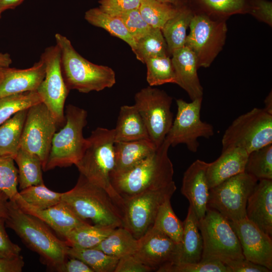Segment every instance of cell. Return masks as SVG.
I'll use <instances>...</instances> for the list:
<instances>
[{"label": "cell", "instance_id": "obj_1", "mask_svg": "<svg viewBox=\"0 0 272 272\" xmlns=\"http://www.w3.org/2000/svg\"><path fill=\"white\" fill-rule=\"evenodd\" d=\"M7 226L12 229L24 243L39 254L47 266L57 271L68 256L69 245L58 238L44 222L23 212L15 201L9 200Z\"/></svg>", "mask_w": 272, "mask_h": 272}, {"label": "cell", "instance_id": "obj_2", "mask_svg": "<svg viewBox=\"0 0 272 272\" xmlns=\"http://www.w3.org/2000/svg\"><path fill=\"white\" fill-rule=\"evenodd\" d=\"M165 139L155 152L129 170L111 173V183L123 199L140 193L164 187L173 181L174 169Z\"/></svg>", "mask_w": 272, "mask_h": 272}, {"label": "cell", "instance_id": "obj_3", "mask_svg": "<svg viewBox=\"0 0 272 272\" xmlns=\"http://www.w3.org/2000/svg\"><path fill=\"white\" fill-rule=\"evenodd\" d=\"M61 201L82 220L113 229L123 227V211L103 188L79 176L75 186L62 193Z\"/></svg>", "mask_w": 272, "mask_h": 272}, {"label": "cell", "instance_id": "obj_4", "mask_svg": "<svg viewBox=\"0 0 272 272\" xmlns=\"http://www.w3.org/2000/svg\"><path fill=\"white\" fill-rule=\"evenodd\" d=\"M87 140L84 152L75 165L90 182L104 189L123 211L124 200L114 190L110 180L115 163L113 128L97 127Z\"/></svg>", "mask_w": 272, "mask_h": 272}, {"label": "cell", "instance_id": "obj_5", "mask_svg": "<svg viewBox=\"0 0 272 272\" xmlns=\"http://www.w3.org/2000/svg\"><path fill=\"white\" fill-rule=\"evenodd\" d=\"M55 39L60 52L62 74L70 90L88 93L114 86L115 73L111 67L96 64L85 59L75 50L66 37L56 33Z\"/></svg>", "mask_w": 272, "mask_h": 272}, {"label": "cell", "instance_id": "obj_6", "mask_svg": "<svg viewBox=\"0 0 272 272\" xmlns=\"http://www.w3.org/2000/svg\"><path fill=\"white\" fill-rule=\"evenodd\" d=\"M87 112L73 105L66 107L65 123L53 137L44 171L76 165L85 150L87 140L83 130L87 123Z\"/></svg>", "mask_w": 272, "mask_h": 272}, {"label": "cell", "instance_id": "obj_7", "mask_svg": "<svg viewBox=\"0 0 272 272\" xmlns=\"http://www.w3.org/2000/svg\"><path fill=\"white\" fill-rule=\"evenodd\" d=\"M198 228L203 241L201 261L218 260L226 264L244 258L229 221L217 211L208 208L198 220Z\"/></svg>", "mask_w": 272, "mask_h": 272}, {"label": "cell", "instance_id": "obj_8", "mask_svg": "<svg viewBox=\"0 0 272 272\" xmlns=\"http://www.w3.org/2000/svg\"><path fill=\"white\" fill-rule=\"evenodd\" d=\"M272 144V115L263 108H254L233 121L222 139V150L233 148L249 154Z\"/></svg>", "mask_w": 272, "mask_h": 272}, {"label": "cell", "instance_id": "obj_9", "mask_svg": "<svg viewBox=\"0 0 272 272\" xmlns=\"http://www.w3.org/2000/svg\"><path fill=\"white\" fill-rule=\"evenodd\" d=\"M226 19L195 13L184 46L194 54L198 67H209L224 46L227 31Z\"/></svg>", "mask_w": 272, "mask_h": 272}, {"label": "cell", "instance_id": "obj_10", "mask_svg": "<svg viewBox=\"0 0 272 272\" xmlns=\"http://www.w3.org/2000/svg\"><path fill=\"white\" fill-rule=\"evenodd\" d=\"M172 98L166 92L150 86L142 89L134 96V105L157 148L163 143L172 125Z\"/></svg>", "mask_w": 272, "mask_h": 272}, {"label": "cell", "instance_id": "obj_11", "mask_svg": "<svg viewBox=\"0 0 272 272\" xmlns=\"http://www.w3.org/2000/svg\"><path fill=\"white\" fill-rule=\"evenodd\" d=\"M176 190L174 181L166 186L123 199V227L139 239L153 226L158 210Z\"/></svg>", "mask_w": 272, "mask_h": 272}, {"label": "cell", "instance_id": "obj_12", "mask_svg": "<svg viewBox=\"0 0 272 272\" xmlns=\"http://www.w3.org/2000/svg\"><path fill=\"white\" fill-rule=\"evenodd\" d=\"M257 181L245 172L226 179L210 189L208 208L229 221L246 218L247 200Z\"/></svg>", "mask_w": 272, "mask_h": 272}, {"label": "cell", "instance_id": "obj_13", "mask_svg": "<svg viewBox=\"0 0 272 272\" xmlns=\"http://www.w3.org/2000/svg\"><path fill=\"white\" fill-rule=\"evenodd\" d=\"M202 100V98L191 102L182 99L176 100V115L165 139L170 146L183 144L190 151L195 153L199 146V138L209 139L214 135L213 126L200 119Z\"/></svg>", "mask_w": 272, "mask_h": 272}, {"label": "cell", "instance_id": "obj_14", "mask_svg": "<svg viewBox=\"0 0 272 272\" xmlns=\"http://www.w3.org/2000/svg\"><path fill=\"white\" fill-rule=\"evenodd\" d=\"M57 125L55 119L43 102L28 108L20 149L37 155L41 161L43 170L47 161Z\"/></svg>", "mask_w": 272, "mask_h": 272}, {"label": "cell", "instance_id": "obj_15", "mask_svg": "<svg viewBox=\"0 0 272 272\" xmlns=\"http://www.w3.org/2000/svg\"><path fill=\"white\" fill-rule=\"evenodd\" d=\"M45 64V77L37 90L58 125L65 121L64 106L69 92L61 69L60 52L56 44L45 49L41 57Z\"/></svg>", "mask_w": 272, "mask_h": 272}, {"label": "cell", "instance_id": "obj_16", "mask_svg": "<svg viewBox=\"0 0 272 272\" xmlns=\"http://www.w3.org/2000/svg\"><path fill=\"white\" fill-rule=\"evenodd\" d=\"M180 244H177L160 230L152 227L138 239L133 255L152 271L176 263Z\"/></svg>", "mask_w": 272, "mask_h": 272}, {"label": "cell", "instance_id": "obj_17", "mask_svg": "<svg viewBox=\"0 0 272 272\" xmlns=\"http://www.w3.org/2000/svg\"><path fill=\"white\" fill-rule=\"evenodd\" d=\"M245 258L272 270V239L246 217L229 221Z\"/></svg>", "mask_w": 272, "mask_h": 272}, {"label": "cell", "instance_id": "obj_18", "mask_svg": "<svg viewBox=\"0 0 272 272\" xmlns=\"http://www.w3.org/2000/svg\"><path fill=\"white\" fill-rule=\"evenodd\" d=\"M14 201L23 212L38 218L64 238L74 228L88 223L62 201L47 209H38L27 203L19 193Z\"/></svg>", "mask_w": 272, "mask_h": 272}, {"label": "cell", "instance_id": "obj_19", "mask_svg": "<svg viewBox=\"0 0 272 272\" xmlns=\"http://www.w3.org/2000/svg\"><path fill=\"white\" fill-rule=\"evenodd\" d=\"M209 163L197 159L183 174L181 193L188 199L198 219L203 218L208 209L210 187L207 170Z\"/></svg>", "mask_w": 272, "mask_h": 272}, {"label": "cell", "instance_id": "obj_20", "mask_svg": "<svg viewBox=\"0 0 272 272\" xmlns=\"http://www.w3.org/2000/svg\"><path fill=\"white\" fill-rule=\"evenodd\" d=\"M45 66L43 59L25 69L10 66L0 69V98L37 91L43 80Z\"/></svg>", "mask_w": 272, "mask_h": 272}, {"label": "cell", "instance_id": "obj_21", "mask_svg": "<svg viewBox=\"0 0 272 272\" xmlns=\"http://www.w3.org/2000/svg\"><path fill=\"white\" fill-rule=\"evenodd\" d=\"M246 218L258 228L272 236V180L257 181L248 197Z\"/></svg>", "mask_w": 272, "mask_h": 272}, {"label": "cell", "instance_id": "obj_22", "mask_svg": "<svg viewBox=\"0 0 272 272\" xmlns=\"http://www.w3.org/2000/svg\"><path fill=\"white\" fill-rule=\"evenodd\" d=\"M171 55L175 84L187 92L191 101L202 98L203 88L198 79V67L193 52L184 46L174 50Z\"/></svg>", "mask_w": 272, "mask_h": 272}, {"label": "cell", "instance_id": "obj_23", "mask_svg": "<svg viewBox=\"0 0 272 272\" xmlns=\"http://www.w3.org/2000/svg\"><path fill=\"white\" fill-rule=\"evenodd\" d=\"M248 153L244 149L233 148L222 151L220 157L209 163L207 176L210 189L226 179L245 172Z\"/></svg>", "mask_w": 272, "mask_h": 272}, {"label": "cell", "instance_id": "obj_24", "mask_svg": "<svg viewBox=\"0 0 272 272\" xmlns=\"http://www.w3.org/2000/svg\"><path fill=\"white\" fill-rule=\"evenodd\" d=\"M157 149L149 139L115 142V163L111 173H122L129 170L154 153Z\"/></svg>", "mask_w": 272, "mask_h": 272}, {"label": "cell", "instance_id": "obj_25", "mask_svg": "<svg viewBox=\"0 0 272 272\" xmlns=\"http://www.w3.org/2000/svg\"><path fill=\"white\" fill-rule=\"evenodd\" d=\"M198 220L192 207L189 206L183 223L182 239L176 263L197 262L201 261L203 241L198 228Z\"/></svg>", "mask_w": 272, "mask_h": 272}, {"label": "cell", "instance_id": "obj_26", "mask_svg": "<svg viewBox=\"0 0 272 272\" xmlns=\"http://www.w3.org/2000/svg\"><path fill=\"white\" fill-rule=\"evenodd\" d=\"M113 129L115 142L150 140L144 121L134 105L120 107Z\"/></svg>", "mask_w": 272, "mask_h": 272}, {"label": "cell", "instance_id": "obj_27", "mask_svg": "<svg viewBox=\"0 0 272 272\" xmlns=\"http://www.w3.org/2000/svg\"><path fill=\"white\" fill-rule=\"evenodd\" d=\"M194 13L193 10L188 5L181 7L162 28L170 56L176 49L184 46L186 30Z\"/></svg>", "mask_w": 272, "mask_h": 272}, {"label": "cell", "instance_id": "obj_28", "mask_svg": "<svg viewBox=\"0 0 272 272\" xmlns=\"http://www.w3.org/2000/svg\"><path fill=\"white\" fill-rule=\"evenodd\" d=\"M28 109L17 112L0 125V156L14 159L17 154Z\"/></svg>", "mask_w": 272, "mask_h": 272}, {"label": "cell", "instance_id": "obj_29", "mask_svg": "<svg viewBox=\"0 0 272 272\" xmlns=\"http://www.w3.org/2000/svg\"><path fill=\"white\" fill-rule=\"evenodd\" d=\"M138 245V239L123 227L114 229L96 247L108 255L120 259L133 255Z\"/></svg>", "mask_w": 272, "mask_h": 272}, {"label": "cell", "instance_id": "obj_30", "mask_svg": "<svg viewBox=\"0 0 272 272\" xmlns=\"http://www.w3.org/2000/svg\"><path fill=\"white\" fill-rule=\"evenodd\" d=\"M85 19L90 24L104 29L111 35L125 42L132 50L134 49L135 42L119 17L106 13L99 8H95L85 13Z\"/></svg>", "mask_w": 272, "mask_h": 272}, {"label": "cell", "instance_id": "obj_31", "mask_svg": "<svg viewBox=\"0 0 272 272\" xmlns=\"http://www.w3.org/2000/svg\"><path fill=\"white\" fill-rule=\"evenodd\" d=\"M14 160L18 167V183L20 190L44 183L42 163L37 155L19 149Z\"/></svg>", "mask_w": 272, "mask_h": 272}, {"label": "cell", "instance_id": "obj_32", "mask_svg": "<svg viewBox=\"0 0 272 272\" xmlns=\"http://www.w3.org/2000/svg\"><path fill=\"white\" fill-rule=\"evenodd\" d=\"M113 228L88 223L73 229L64 238L70 246L82 248L96 247Z\"/></svg>", "mask_w": 272, "mask_h": 272}, {"label": "cell", "instance_id": "obj_33", "mask_svg": "<svg viewBox=\"0 0 272 272\" xmlns=\"http://www.w3.org/2000/svg\"><path fill=\"white\" fill-rule=\"evenodd\" d=\"M132 51L137 58L143 63L151 58L170 56L161 29L154 27L136 41Z\"/></svg>", "mask_w": 272, "mask_h": 272}, {"label": "cell", "instance_id": "obj_34", "mask_svg": "<svg viewBox=\"0 0 272 272\" xmlns=\"http://www.w3.org/2000/svg\"><path fill=\"white\" fill-rule=\"evenodd\" d=\"M67 255L87 264L94 272H114L118 259L96 248H82L69 246Z\"/></svg>", "mask_w": 272, "mask_h": 272}, {"label": "cell", "instance_id": "obj_35", "mask_svg": "<svg viewBox=\"0 0 272 272\" xmlns=\"http://www.w3.org/2000/svg\"><path fill=\"white\" fill-rule=\"evenodd\" d=\"M168 198L158 210L153 227L160 230L175 242L180 244L183 232L182 223L175 214Z\"/></svg>", "mask_w": 272, "mask_h": 272}, {"label": "cell", "instance_id": "obj_36", "mask_svg": "<svg viewBox=\"0 0 272 272\" xmlns=\"http://www.w3.org/2000/svg\"><path fill=\"white\" fill-rule=\"evenodd\" d=\"M41 102L42 99L37 91L0 98V125L17 112Z\"/></svg>", "mask_w": 272, "mask_h": 272}, {"label": "cell", "instance_id": "obj_37", "mask_svg": "<svg viewBox=\"0 0 272 272\" xmlns=\"http://www.w3.org/2000/svg\"><path fill=\"white\" fill-rule=\"evenodd\" d=\"M179 8L157 0H142L139 10L144 20L150 26L162 29Z\"/></svg>", "mask_w": 272, "mask_h": 272}, {"label": "cell", "instance_id": "obj_38", "mask_svg": "<svg viewBox=\"0 0 272 272\" xmlns=\"http://www.w3.org/2000/svg\"><path fill=\"white\" fill-rule=\"evenodd\" d=\"M245 172L258 181L261 179L272 180V144L248 154Z\"/></svg>", "mask_w": 272, "mask_h": 272}, {"label": "cell", "instance_id": "obj_39", "mask_svg": "<svg viewBox=\"0 0 272 272\" xmlns=\"http://www.w3.org/2000/svg\"><path fill=\"white\" fill-rule=\"evenodd\" d=\"M147 81L150 86L167 83L175 84V76L170 56L155 57L145 62Z\"/></svg>", "mask_w": 272, "mask_h": 272}, {"label": "cell", "instance_id": "obj_40", "mask_svg": "<svg viewBox=\"0 0 272 272\" xmlns=\"http://www.w3.org/2000/svg\"><path fill=\"white\" fill-rule=\"evenodd\" d=\"M22 198L31 206L45 209L61 201L62 193L52 191L44 183L32 185L19 192Z\"/></svg>", "mask_w": 272, "mask_h": 272}, {"label": "cell", "instance_id": "obj_41", "mask_svg": "<svg viewBox=\"0 0 272 272\" xmlns=\"http://www.w3.org/2000/svg\"><path fill=\"white\" fill-rule=\"evenodd\" d=\"M203 6V13L225 18L235 14L248 13V0H198Z\"/></svg>", "mask_w": 272, "mask_h": 272}, {"label": "cell", "instance_id": "obj_42", "mask_svg": "<svg viewBox=\"0 0 272 272\" xmlns=\"http://www.w3.org/2000/svg\"><path fill=\"white\" fill-rule=\"evenodd\" d=\"M18 169L13 158L0 156V190L4 192L9 200H14L19 193Z\"/></svg>", "mask_w": 272, "mask_h": 272}, {"label": "cell", "instance_id": "obj_43", "mask_svg": "<svg viewBox=\"0 0 272 272\" xmlns=\"http://www.w3.org/2000/svg\"><path fill=\"white\" fill-rule=\"evenodd\" d=\"M158 272H229L228 267L218 260L200 261L197 262L173 263Z\"/></svg>", "mask_w": 272, "mask_h": 272}, {"label": "cell", "instance_id": "obj_44", "mask_svg": "<svg viewBox=\"0 0 272 272\" xmlns=\"http://www.w3.org/2000/svg\"><path fill=\"white\" fill-rule=\"evenodd\" d=\"M117 17L121 20L135 42L152 27L144 20L139 9L126 12Z\"/></svg>", "mask_w": 272, "mask_h": 272}, {"label": "cell", "instance_id": "obj_45", "mask_svg": "<svg viewBox=\"0 0 272 272\" xmlns=\"http://www.w3.org/2000/svg\"><path fill=\"white\" fill-rule=\"evenodd\" d=\"M142 0H100L99 8L104 12L117 16L139 9Z\"/></svg>", "mask_w": 272, "mask_h": 272}, {"label": "cell", "instance_id": "obj_46", "mask_svg": "<svg viewBox=\"0 0 272 272\" xmlns=\"http://www.w3.org/2000/svg\"><path fill=\"white\" fill-rule=\"evenodd\" d=\"M248 13L270 27L272 26L271 3L265 0L249 1Z\"/></svg>", "mask_w": 272, "mask_h": 272}, {"label": "cell", "instance_id": "obj_47", "mask_svg": "<svg viewBox=\"0 0 272 272\" xmlns=\"http://www.w3.org/2000/svg\"><path fill=\"white\" fill-rule=\"evenodd\" d=\"M5 219L0 217V258H10L20 255L21 248L10 239L5 229Z\"/></svg>", "mask_w": 272, "mask_h": 272}, {"label": "cell", "instance_id": "obj_48", "mask_svg": "<svg viewBox=\"0 0 272 272\" xmlns=\"http://www.w3.org/2000/svg\"><path fill=\"white\" fill-rule=\"evenodd\" d=\"M152 271L140 262L133 255L123 256L118 259L114 272H149Z\"/></svg>", "mask_w": 272, "mask_h": 272}, {"label": "cell", "instance_id": "obj_49", "mask_svg": "<svg viewBox=\"0 0 272 272\" xmlns=\"http://www.w3.org/2000/svg\"><path fill=\"white\" fill-rule=\"evenodd\" d=\"M229 272H270L269 269L244 258L226 264Z\"/></svg>", "mask_w": 272, "mask_h": 272}, {"label": "cell", "instance_id": "obj_50", "mask_svg": "<svg viewBox=\"0 0 272 272\" xmlns=\"http://www.w3.org/2000/svg\"><path fill=\"white\" fill-rule=\"evenodd\" d=\"M24 266L21 255L10 258H0V272H21Z\"/></svg>", "mask_w": 272, "mask_h": 272}, {"label": "cell", "instance_id": "obj_51", "mask_svg": "<svg viewBox=\"0 0 272 272\" xmlns=\"http://www.w3.org/2000/svg\"><path fill=\"white\" fill-rule=\"evenodd\" d=\"M58 268L57 271L59 272H94L87 264L83 261L71 257Z\"/></svg>", "mask_w": 272, "mask_h": 272}, {"label": "cell", "instance_id": "obj_52", "mask_svg": "<svg viewBox=\"0 0 272 272\" xmlns=\"http://www.w3.org/2000/svg\"><path fill=\"white\" fill-rule=\"evenodd\" d=\"M9 200L8 196L0 190V217L6 219L8 217V203Z\"/></svg>", "mask_w": 272, "mask_h": 272}, {"label": "cell", "instance_id": "obj_53", "mask_svg": "<svg viewBox=\"0 0 272 272\" xmlns=\"http://www.w3.org/2000/svg\"><path fill=\"white\" fill-rule=\"evenodd\" d=\"M25 0H0V12L14 9L21 5Z\"/></svg>", "mask_w": 272, "mask_h": 272}, {"label": "cell", "instance_id": "obj_54", "mask_svg": "<svg viewBox=\"0 0 272 272\" xmlns=\"http://www.w3.org/2000/svg\"><path fill=\"white\" fill-rule=\"evenodd\" d=\"M12 62V60L9 54L0 52V69L10 66Z\"/></svg>", "mask_w": 272, "mask_h": 272}, {"label": "cell", "instance_id": "obj_55", "mask_svg": "<svg viewBox=\"0 0 272 272\" xmlns=\"http://www.w3.org/2000/svg\"><path fill=\"white\" fill-rule=\"evenodd\" d=\"M160 2L171 5L175 7L179 8L187 5L189 0H157Z\"/></svg>", "mask_w": 272, "mask_h": 272}, {"label": "cell", "instance_id": "obj_56", "mask_svg": "<svg viewBox=\"0 0 272 272\" xmlns=\"http://www.w3.org/2000/svg\"><path fill=\"white\" fill-rule=\"evenodd\" d=\"M263 109L268 113L272 115V94L271 91L266 97L264 100V107Z\"/></svg>", "mask_w": 272, "mask_h": 272}, {"label": "cell", "instance_id": "obj_57", "mask_svg": "<svg viewBox=\"0 0 272 272\" xmlns=\"http://www.w3.org/2000/svg\"><path fill=\"white\" fill-rule=\"evenodd\" d=\"M2 13L0 12V18H1V17H2Z\"/></svg>", "mask_w": 272, "mask_h": 272}]
</instances>
